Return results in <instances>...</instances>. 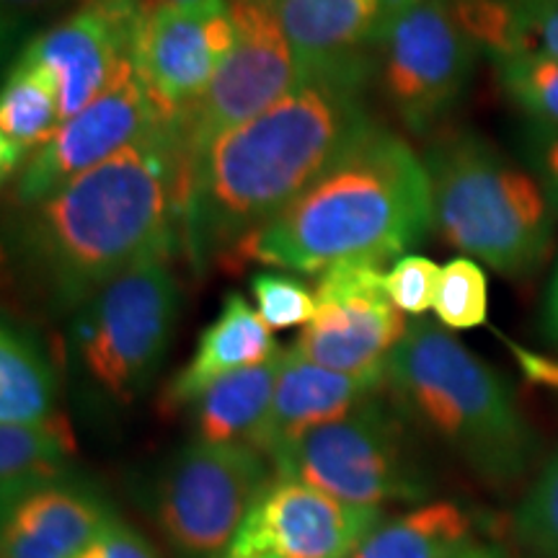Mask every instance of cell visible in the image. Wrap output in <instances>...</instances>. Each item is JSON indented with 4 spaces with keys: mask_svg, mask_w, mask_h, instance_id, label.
<instances>
[{
    "mask_svg": "<svg viewBox=\"0 0 558 558\" xmlns=\"http://www.w3.org/2000/svg\"><path fill=\"white\" fill-rule=\"evenodd\" d=\"M78 558H158L143 535L122 520L111 518L90 546Z\"/></svg>",
    "mask_w": 558,
    "mask_h": 558,
    "instance_id": "obj_32",
    "label": "cell"
},
{
    "mask_svg": "<svg viewBox=\"0 0 558 558\" xmlns=\"http://www.w3.org/2000/svg\"><path fill=\"white\" fill-rule=\"evenodd\" d=\"M414 0H271L295 52L300 81L333 78L365 88L388 26Z\"/></svg>",
    "mask_w": 558,
    "mask_h": 558,
    "instance_id": "obj_16",
    "label": "cell"
},
{
    "mask_svg": "<svg viewBox=\"0 0 558 558\" xmlns=\"http://www.w3.org/2000/svg\"><path fill=\"white\" fill-rule=\"evenodd\" d=\"M251 292L264 324L269 329H292L308 326L316 316V295L303 282L277 271H259L251 277Z\"/></svg>",
    "mask_w": 558,
    "mask_h": 558,
    "instance_id": "obj_29",
    "label": "cell"
},
{
    "mask_svg": "<svg viewBox=\"0 0 558 558\" xmlns=\"http://www.w3.org/2000/svg\"><path fill=\"white\" fill-rule=\"evenodd\" d=\"M179 320L169 256L140 262L75 311L70 352L86 386L111 407H130L156 380Z\"/></svg>",
    "mask_w": 558,
    "mask_h": 558,
    "instance_id": "obj_6",
    "label": "cell"
},
{
    "mask_svg": "<svg viewBox=\"0 0 558 558\" xmlns=\"http://www.w3.org/2000/svg\"><path fill=\"white\" fill-rule=\"evenodd\" d=\"M150 0H81L73 13L26 41L60 78L62 122L99 99L124 68L135 65L137 37Z\"/></svg>",
    "mask_w": 558,
    "mask_h": 558,
    "instance_id": "obj_15",
    "label": "cell"
},
{
    "mask_svg": "<svg viewBox=\"0 0 558 558\" xmlns=\"http://www.w3.org/2000/svg\"><path fill=\"white\" fill-rule=\"evenodd\" d=\"M109 520L94 494L45 488L3 518V558H78Z\"/></svg>",
    "mask_w": 558,
    "mask_h": 558,
    "instance_id": "obj_19",
    "label": "cell"
},
{
    "mask_svg": "<svg viewBox=\"0 0 558 558\" xmlns=\"http://www.w3.org/2000/svg\"><path fill=\"white\" fill-rule=\"evenodd\" d=\"M520 156L558 215V128L530 122L520 135Z\"/></svg>",
    "mask_w": 558,
    "mask_h": 558,
    "instance_id": "obj_31",
    "label": "cell"
},
{
    "mask_svg": "<svg viewBox=\"0 0 558 558\" xmlns=\"http://www.w3.org/2000/svg\"><path fill=\"white\" fill-rule=\"evenodd\" d=\"M184 169L177 122H166L37 205L16 207L5 259L26 300L75 313L140 262L171 256Z\"/></svg>",
    "mask_w": 558,
    "mask_h": 558,
    "instance_id": "obj_1",
    "label": "cell"
},
{
    "mask_svg": "<svg viewBox=\"0 0 558 558\" xmlns=\"http://www.w3.org/2000/svg\"><path fill=\"white\" fill-rule=\"evenodd\" d=\"M75 456L73 429L54 414L37 424H0V501L3 518L45 488L62 486Z\"/></svg>",
    "mask_w": 558,
    "mask_h": 558,
    "instance_id": "obj_22",
    "label": "cell"
},
{
    "mask_svg": "<svg viewBox=\"0 0 558 558\" xmlns=\"http://www.w3.org/2000/svg\"><path fill=\"white\" fill-rule=\"evenodd\" d=\"M284 349L262 365L239 369L213 383L192 403V422L197 439L218 445L256 448L267 424Z\"/></svg>",
    "mask_w": 558,
    "mask_h": 558,
    "instance_id": "obj_21",
    "label": "cell"
},
{
    "mask_svg": "<svg viewBox=\"0 0 558 558\" xmlns=\"http://www.w3.org/2000/svg\"><path fill=\"white\" fill-rule=\"evenodd\" d=\"M478 54L450 0H414L383 34L375 78L403 128L424 135L463 99Z\"/></svg>",
    "mask_w": 558,
    "mask_h": 558,
    "instance_id": "obj_8",
    "label": "cell"
},
{
    "mask_svg": "<svg viewBox=\"0 0 558 558\" xmlns=\"http://www.w3.org/2000/svg\"><path fill=\"white\" fill-rule=\"evenodd\" d=\"M439 277H442V269L427 256L407 254L393 262V269L386 275V290L401 313L422 316L435 308Z\"/></svg>",
    "mask_w": 558,
    "mask_h": 558,
    "instance_id": "obj_30",
    "label": "cell"
},
{
    "mask_svg": "<svg viewBox=\"0 0 558 558\" xmlns=\"http://www.w3.org/2000/svg\"><path fill=\"white\" fill-rule=\"evenodd\" d=\"M386 388L409 424L456 452L486 484H518L533 463L538 439L512 388L439 326L409 324L386 365Z\"/></svg>",
    "mask_w": 558,
    "mask_h": 558,
    "instance_id": "obj_4",
    "label": "cell"
},
{
    "mask_svg": "<svg viewBox=\"0 0 558 558\" xmlns=\"http://www.w3.org/2000/svg\"><path fill=\"white\" fill-rule=\"evenodd\" d=\"M166 122L137 65L124 68L99 99L62 122L34 150L13 179V207L37 205Z\"/></svg>",
    "mask_w": 558,
    "mask_h": 558,
    "instance_id": "obj_12",
    "label": "cell"
},
{
    "mask_svg": "<svg viewBox=\"0 0 558 558\" xmlns=\"http://www.w3.org/2000/svg\"><path fill=\"white\" fill-rule=\"evenodd\" d=\"M403 422L375 396L352 414L308 432L271 463L279 478L300 481L349 505L422 501L429 481L411 456Z\"/></svg>",
    "mask_w": 558,
    "mask_h": 558,
    "instance_id": "obj_7",
    "label": "cell"
},
{
    "mask_svg": "<svg viewBox=\"0 0 558 558\" xmlns=\"http://www.w3.org/2000/svg\"><path fill=\"white\" fill-rule=\"evenodd\" d=\"M313 295L316 316L298 337V352L337 373L386 375L409 324L388 295L383 267L337 264L320 275Z\"/></svg>",
    "mask_w": 558,
    "mask_h": 558,
    "instance_id": "obj_11",
    "label": "cell"
},
{
    "mask_svg": "<svg viewBox=\"0 0 558 558\" xmlns=\"http://www.w3.org/2000/svg\"><path fill=\"white\" fill-rule=\"evenodd\" d=\"M62 124V88L60 78L21 50L11 62L0 94V171L5 181H13L26 160L39 150L52 132Z\"/></svg>",
    "mask_w": 558,
    "mask_h": 558,
    "instance_id": "obj_20",
    "label": "cell"
},
{
    "mask_svg": "<svg viewBox=\"0 0 558 558\" xmlns=\"http://www.w3.org/2000/svg\"><path fill=\"white\" fill-rule=\"evenodd\" d=\"M507 99L530 122L558 128V58L550 54H512L494 60Z\"/></svg>",
    "mask_w": 558,
    "mask_h": 558,
    "instance_id": "obj_26",
    "label": "cell"
},
{
    "mask_svg": "<svg viewBox=\"0 0 558 558\" xmlns=\"http://www.w3.org/2000/svg\"><path fill=\"white\" fill-rule=\"evenodd\" d=\"M424 163L435 226L450 246L505 277L546 262L558 215L533 173L473 132L439 140Z\"/></svg>",
    "mask_w": 558,
    "mask_h": 558,
    "instance_id": "obj_5",
    "label": "cell"
},
{
    "mask_svg": "<svg viewBox=\"0 0 558 558\" xmlns=\"http://www.w3.org/2000/svg\"><path fill=\"white\" fill-rule=\"evenodd\" d=\"M386 388V375H347L284 349L275 399L256 450L269 460L324 424L352 414Z\"/></svg>",
    "mask_w": 558,
    "mask_h": 558,
    "instance_id": "obj_17",
    "label": "cell"
},
{
    "mask_svg": "<svg viewBox=\"0 0 558 558\" xmlns=\"http://www.w3.org/2000/svg\"><path fill=\"white\" fill-rule=\"evenodd\" d=\"M471 541L465 509L452 501H429L380 522L349 558H445Z\"/></svg>",
    "mask_w": 558,
    "mask_h": 558,
    "instance_id": "obj_25",
    "label": "cell"
},
{
    "mask_svg": "<svg viewBox=\"0 0 558 558\" xmlns=\"http://www.w3.org/2000/svg\"><path fill=\"white\" fill-rule=\"evenodd\" d=\"M514 535L533 558H558V450L514 512Z\"/></svg>",
    "mask_w": 558,
    "mask_h": 558,
    "instance_id": "obj_28",
    "label": "cell"
},
{
    "mask_svg": "<svg viewBox=\"0 0 558 558\" xmlns=\"http://www.w3.org/2000/svg\"><path fill=\"white\" fill-rule=\"evenodd\" d=\"M233 47L205 96L177 120L184 166L298 86L300 70L271 0H230ZM186 171V169H184Z\"/></svg>",
    "mask_w": 558,
    "mask_h": 558,
    "instance_id": "obj_10",
    "label": "cell"
},
{
    "mask_svg": "<svg viewBox=\"0 0 558 558\" xmlns=\"http://www.w3.org/2000/svg\"><path fill=\"white\" fill-rule=\"evenodd\" d=\"M445 558H509V556L505 554V548L492 546V543L471 541L465 543V546H460L458 550H452V554Z\"/></svg>",
    "mask_w": 558,
    "mask_h": 558,
    "instance_id": "obj_34",
    "label": "cell"
},
{
    "mask_svg": "<svg viewBox=\"0 0 558 558\" xmlns=\"http://www.w3.org/2000/svg\"><path fill=\"white\" fill-rule=\"evenodd\" d=\"M465 34L488 60L558 58V0H450Z\"/></svg>",
    "mask_w": 558,
    "mask_h": 558,
    "instance_id": "obj_23",
    "label": "cell"
},
{
    "mask_svg": "<svg viewBox=\"0 0 558 558\" xmlns=\"http://www.w3.org/2000/svg\"><path fill=\"white\" fill-rule=\"evenodd\" d=\"M267 456L248 445L192 439L158 481V522L190 556L226 554L271 484Z\"/></svg>",
    "mask_w": 558,
    "mask_h": 558,
    "instance_id": "obj_9",
    "label": "cell"
},
{
    "mask_svg": "<svg viewBox=\"0 0 558 558\" xmlns=\"http://www.w3.org/2000/svg\"><path fill=\"white\" fill-rule=\"evenodd\" d=\"M58 375L37 333L19 320L3 318L0 329V422L37 424L52 418Z\"/></svg>",
    "mask_w": 558,
    "mask_h": 558,
    "instance_id": "obj_24",
    "label": "cell"
},
{
    "mask_svg": "<svg viewBox=\"0 0 558 558\" xmlns=\"http://www.w3.org/2000/svg\"><path fill=\"white\" fill-rule=\"evenodd\" d=\"M156 3H197V0H156Z\"/></svg>",
    "mask_w": 558,
    "mask_h": 558,
    "instance_id": "obj_36",
    "label": "cell"
},
{
    "mask_svg": "<svg viewBox=\"0 0 558 558\" xmlns=\"http://www.w3.org/2000/svg\"><path fill=\"white\" fill-rule=\"evenodd\" d=\"M543 324H546L548 337L558 341V269L554 275V282H550L548 298H546V316H543Z\"/></svg>",
    "mask_w": 558,
    "mask_h": 558,
    "instance_id": "obj_35",
    "label": "cell"
},
{
    "mask_svg": "<svg viewBox=\"0 0 558 558\" xmlns=\"http://www.w3.org/2000/svg\"><path fill=\"white\" fill-rule=\"evenodd\" d=\"M62 3H68V0H0V9H3V34L11 37V32L29 24L34 16L60 9Z\"/></svg>",
    "mask_w": 558,
    "mask_h": 558,
    "instance_id": "obj_33",
    "label": "cell"
},
{
    "mask_svg": "<svg viewBox=\"0 0 558 558\" xmlns=\"http://www.w3.org/2000/svg\"><path fill=\"white\" fill-rule=\"evenodd\" d=\"M230 47V0H150L137 37L135 65L166 120L177 122L205 96Z\"/></svg>",
    "mask_w": 558,
    "mask_h": 558,
    "instance_id": "obj_13",
    "label": "cell"
},
{
    "mask_svg": "<svg viewBox=\"0 0 558 558\" xmlns=\"http://www.w3.org/2000/svg\"><path fill=\"white\" fill-rule=\"evenodd\" d=\"M432 311L445 329L469 331L484 326L488 316V279L484 267L471 256L448 262L439 277Z\"/></svg>",
    "mask_w": 558,
    "mask_h": 558,
    "instance_id": "obj_27",
    "label": "cell"
},
{
    "mask_svg": "<svg viewBox=\"0 0 558 558\" xmlns=\"http://www.w3.org/2000/svg\"><path fill=\"white\" fill-rule=\"evenodd\" d=\"M380 522V507L271 478L222 558H349Z\"/></svg>",
    "mask_w": 558,
    "mask_h": 558,
    "instance_id": "obj_14",
    "label": "cell"
},
{
    "mask_svg": "<svg viewBox=\"0 0 558 558\" xmlns=\"http://www.w3.org/2000/svg\"><path fill=\"white\" fill-rule=\"evenodd\" d=\"M435 226L427 163L380 124L362 132L277 218L228 259L324 275L337 264L399 262Z\"/></svg>",
    "mask_w": 558,
    "mask_h": 558,
    "instance_id": "obj_3",
    "label": "cell"
},
{
    "mask_svg": "<svg viewBox=\"0 0 558 558\" xmlns=\"http://www.w3.org/2000/svg\"><path fill=\"white\" fill-rule=\"evenodd\" d=\"M277 352L279 347L271 339L262 313L251 308L239 292H230L220 316L199 333L192 360L166 386L160 409L177 411L192 407L213 383L239 369L262 365Z\"/></svg>",
    "mask_w": 558,
    "mask_h": 558,
    "instance_id": "obj_18",
    "label": "cell"
},
{
    "mask_svg": "<svg viewBox=\"0 0 558 558\" xmlns=\"http://www.w3.org/2000/svg\"><path fill=\"white\" fill-rule=\"evenodd\" d=\"M373 124L362 86L303 78L259 117L215 140L184 171L181 243L194 267L228 259Z\"/></svg>",
    "mask_w": 558,
    "mask_h": 558,
    "instance_id": "obj_2",
    "label": "cell"
}]
</instances>
